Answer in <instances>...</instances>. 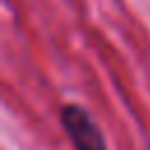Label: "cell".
<instances>
[{"mask_svg":"<svg viewBox=\"0 0 150 150\" xmlns=\"http://www.w3.org/2000/svg\"><path fill=\"white\" fill-rule=\"evenodd\" d=\"M59 122L75 150H108L105 136L91 112L80 103H63L59 108Z\"/></svg>","mask_w":150,"mask_h":150,"instance_id":"obj_1","label":"cell"}]
</instances>
